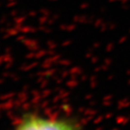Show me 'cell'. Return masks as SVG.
<instances>
[{
	"label": "cell",
	"instance_id": "1",
	"mask_svg": "<svg viewBox=\"0 0 130 130\" xmlns=\"http://www.w3.org/2000/svg\"><path fill=\"white\" fill-rule=\"evenodd\" d=\"M15 130H82L79 123L71 117H47L28 112L23 115Z\"/></svg>",
	"mask_w": 130,
	"mask_h": 130
}]
</instances>
